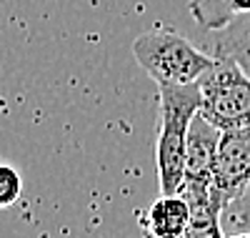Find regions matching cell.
Returning a JSON list of instances; mask_svg holds the SVG:
<instances>
[{
    "label": "cell",
    "instance_id": "cell-1",
    "mask_svg": "<svg viewBox=\"0 0 250 238\" xmlns=\"http://www.w3.org/2000/svg\"><path fill=\"white\" fill-rule=\"evenodd\" d=\"M160 91V116H158V141L155 163L158 183L163 196L180 193L185 178V150L188 131L193 118L200 113V85H158Z\"/></svg>",
    "mask_w": 250,
    "mask_h": 238
},
{
    "label": "cell",
    "instance_id": "cell-2",
    "mask_svg": "<svg viewBox=\"0 0 250 238\" xmlns=\"http://www.w3.org/2000/svg\"><path fill=\"white\" fill-rule=\"evenodd\" d=\"M133 58L158 85L198 83L215 68L218 58L173 30H148L133 40Z\"/></svg>",
    "mask_w": 250,
    "mask_h": 238
},
{
    "label": "cell",
    "instance_id": "cell-3",
    "mask_svg": "<svg viewBox=\"0 0 250 238\" xmlns=\"http://www.w3.org/2000/svg\"><path fill=\"white\" fill-rule=\"evenodd\" d=\"M200 113L220 131L250 123V75L230 58H218L200 80Z\"/></svg>",
    "mask_w": 250,
    "mask_h": 238
},
{
    "label": "cell",
    "instance_id": "cell-4",
    "mask_svg": "<svg viewBox=\"0 0 250 238\" xmlns=\"http://www.w3.org/2000/svg\"><path fill=\"white\" fill-rule=\"evenodd\" d=\"M213 188L220 196L225 211L250 190V123L220 131Z\"/></svg>",
    "mask_w": 250,
    "mask_h": 238
},
{
    "label": "cell",
    "instance_id": "cell-5",
    "mask_svg": "<svg viewBox=\"0 0 250 238\" xmlns=\"http://www.w3.org/2000/svg\"><path fill=\"white\" fill-rule=\"evenodd\" d=\"M218 141H220V128L213 125L203 113H198L190 123V131H188L183 186H213Z\"/></svg>",
    "mask_w": 250,
    "mask_h": 238
},
{
    "label": "cell",
    "instance_id": "cell-6",
    "mask_svg": "<svg viewBox=\"0 0 250 238\" xmlns=\"http://www.w3.org/2000/svg\"><path fill=\"white\" fill-rule=\"evenodd\" d=\"M143 226L153 238H183L190 226V206L180 196H163L143 213Z\"/></svg>",
    "mask_w": 250,
    "mask_h": 238
},
{
    "label": "cell",
    "instance_id": "cell-7",
    "mask_svg": "<svg viewBox=\"0 0 250 238\" xmlns=\"http://www.w3.org/2000/svg\"><path fill=\"white\" fill-rule=\"evenodd\" d=\"M213 55L235 60L250 75V13L233 18L225 28L213 33Z\"/></svg>",
    "mask_w": 250,
    "mask_h": 238
},
{
    "label": "cell",
    "instance_id": "cell-8",
    "mask_svg": "<svg viewBox=\"0 0 250 238\" xmlns=\"http://www.w3.org/2000/svg\"><path fill=\"white\" fill-rule=\"evenodd\" d=\"M188 13L200 30L215 33L233 18L250 13V0H188Z\"/></svg>",
    "mask_w": 250,
    "mask_h": 238
},
{
    "label": "cell",
    "instance_id": "cell-9",
    "mask_svg": "<svg viewBox=\"0 0 250 238\" xmlns=\"http://www.w3.org/2000/svg\"><path fill=\"white\" fill-rule=\"evenodd\" d=\"M20 193H23L20 173L8 163H0V208H10L20 198Z\"/></svg>",
    "mask_w": 250,
    "mask_h": 238
},
{
    "label": "cell",
    "instance_id": "cell-10",
    "mask_svg": "<svg viewBox=\"0 0 250 238\" xmlns=\"http://www.w3.org/2000/svg\"><path fill=\"white\" fill-rule=\"evenodd\" d=\"M228 238H250V231H240V233H233V236H228Z\"/></svg>",
    "mask_w": 250,
    "mask_h": 238
}]
</instances>
